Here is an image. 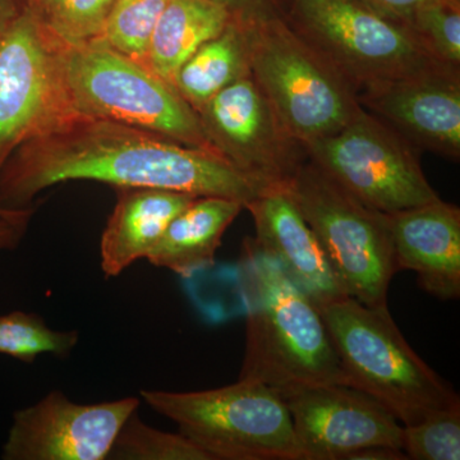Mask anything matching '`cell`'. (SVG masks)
<instances>
[{"label": "cell", "instance_id": "1", "mask_svg": "<svg viewBox=\"0 0 460 460\" xmlns=\"http://www.w3.org/2000/svg\"><path fill=\"white\" fill-rule=\"evenodd\" d=\"M69 181L217 196L244 206L268 190L214 151L75 113L11 154L0 169V206L27 208L42 190Z\"/></svg>", "mask_w": 460, "mask_h": 460}, {"label": "cell", "instance_id": "2", "mask_svg": "<svg viewBox=\"0 0 460 460\" xmlns=\"http://www.w3.org/2000/svg\"><path fill=\"white\" fill-rule=\"evenodd\" d=\"M242 274L247 332L239 378L283 401L311 387L347 385L319 308L253 239L244 241Z\"/></svg>", "mask_w": 460, "mask_h": 460}, {"label": "cell", "instance_id": "3", "mask_svg": "<svg viewBox=\"0 0 460 460\" xmlns=\"http://www.w3.org/2000/svg\"><path fill=\"white\" fill-rule=\"evenodd\" d=\"M345 384L380 402L402 426L459 401L411 349L386 305L345 296L320 310Z\"/></svg>", "mask_w": 460, "mask_h": 460}, {"label": "cell", "instance_id": "4", "mask_svg": "<svg viewBox=\"0 0 460 460\" xmlns=\"http://www.w3.org/2000/svg\"><path fill=\"white\" fill-rule=\"evenodd\" d=\"M279 7L290 29L357 96L376 84L452 66L432 57L410 27L383 16L362 0H279Z\"/></svg>", "mask_w": 460, "mask_h": 460}, {"label": "cell", "instance_id": "5", "mask_svg": "<svg viewBox=\"0 0 460 460\" xmlns=\"http://www.w3.org/2000/svg\"><path fill=\"white\" fill-rule=\"evenodd\" d=\"M62 63L74 113L214 151L195 109L174 87L148 66L115 50L104 39L65 45Z\"/></svg>", "mask_w": 460, "mask_h": 460}, {"label": "cell", "instance_id": "6", "mask_svg": "<svg viewBox=\"0 0 460 460\" xmlns=\"http://www.w3.org/2000/svg\"><path fill=\"white\" fill-rule=\"evenodd\" d=\"M244 26L250 74L288 132L305 148L335 135L361 111L349 84L281 14Z\"/></svg>", "mask_w": 460, "mask_h": 460}, {"label": "cell", "instance_id": "7", "mask_svg": "<svg viewBox=\"0 0 460 460\" xmlns=\"http://www.w3.org/2000/svg\"><path fill=\"white\" fill-rule=\"evenodd\" d=\"M141 396L213 460H299L286 402L262 384L238 378L219 389Z\"/></svg>", "mask_w": 460, "mask_h": 460}, {"label": "cell", "instance_id": "8", "mask_svg": "<svg viewBox=\"0 0 460 460\" xmlns=\"http://www.w3.org/2000/svg\"><path fill=\"white\" fill-rule=\"evenodd\" d=\"M283 187L319 239L347 296L367 305H386L398 272L389 215L354 198L308 157Z\"/></svg>", "mask_w": 460, "mask_h": 460}, {"label": "cell", "instance_id": "9", "mask_svg": "<svg viewBox=\"0 0 460 460\" xmlns=\"http://www.w3.org/2000/svg\"><path fill=\"white\" fill-rule=\"evenodd\" d=\"M305 151L339 186L381 213L440 199L420 168V150L363 108L344 128Z\"/></svg>", "mask_w": 460, "mask_h": 460}, {"label": "cell", "instance_id": "10", "mask_svg": "<svg viewBox=\"0 0 460 460\" xmlns=\"http://www.w3.org/2000/svg\"><path fill=\"white\" fill-rule=\"evenodd\" d=\"M63 48L26 7L0 30V169L21 144L75 114Z\"/></svg>", "mask_w": 460, "mask_h": 460}, {"label": "cell", "instance_id": "11", "mask_svg": "<svg viewBox=\"0 0 460 460\" xmlns=\"http://www.w3.org/2000/svg\"><path fill=\"white\" fill-rule=\"evenodd\" d=\"M196 113L215 153L263 189L283 187L307 160L304 145L288 132L251 74Z\"/></svg>", "mask_w": 460, "mask_h": 460}, {"label": "cell", "instance_id": "12", "mask_svg": "<svg viewBox=\"0 0 460 460\" xmlns=\"http://www.w3.org/2000/svg\"><path fill=\"white\" fill-rule=\"evenodd\" d=\"M137 398L78 404L62 392H50L13 414L4 460H104L120 429L137 411Z\"/></svg>", "mask_w": 460, "mask_h": 460}, {"label": "cell", "instance_id": "13", "mask_svg": "<svg viewBox=\"0 0 460 460\" xmlns=\"http://www.w3.org/2000/svg\"><path fill=\"white\" fill-rule=\"evenodd\" d=\"M299 460H348L367 447L402 449V425L370 395L343 384L287 398Z\"/></svg>", "mask_w": 460, "mask_h": 460}, {"label": "cell", "instance_id": "14", "mask_svg": "<svg viewBox=\"0 0 460 460\" xmlns=\"http://www.w3.org/2000/svg\"><path fill=\"white\" fill-rule=\"evenodd\" d=\"M359 105L417 150L460 159L459 68L398 78L358 96Z\"/></svg>", "mask_w": 460, "mask_h": 460}, {"label": "cell", "instance_id": "15", "mask_svg": "<svg viewBox=\"0 0 460 460\" xmlns=\"http://www.w3.org/2000/svg\"><path fill=\"white\" fill-rule=\"evenodd\" d=\"M257 246L271 256L319 310L347 296L314 230L284 187H271L244 206Z\"/></svg>", "mask_w": 460, "mask_h": 460}, {"label": "cell", "instance_id": "16", "mask_svg": "<svg viewBox=\"0 0 460 460\" xmlns=\"http://www.w3.org/2000/svg\"><path fill=\"white\" fill-rule=\"evenodd\" d=\"M389 215L396 270L443 301L460 296V210L438 199Z\"/></svg>", "mask_w": 460, "mask_h": 460}, {"label": "cell", "instance_id": "17", "mask_svg": "<svg viewBox=\"0 0 460 460\" xmlns=\"http://www.w3.org/2000/svg\"><path fill=\"white\" fill-rule=\"evenodd\" d=\"M117 204L100 242L105 277L122 274L146 259L172 220L196 199L189 193L159 189H115Z\"/></svg>", "mask_w": 460, "mask_h": 460}, {"label": "cell", "instance_id": "18", "mask_svg": "<svg viewBox=\"0 0 460 460\" xmlns=\"http://www.w3.org/2000/svg\"><path fill=\"white\" fill-rule=\"evenodd\" d=\"M242 210L244 205L237 199L196 198L172 220L148 252L147 261L181 277L213 265L224 233Z\"/></svg>", "mask_w": 460, "mask_h": 460}, {"label": "cell", "instance_id": "19", "mask_svg": "<svg viewBox=\"0 0 460 460\" xmlns=\"http://www.w3.org/2000/svg\"><path fill=\"white\" fill-rule=\"evenodd\" d=\"M232 20L215 0H169L151 35L145 66L172 84L180 66Z\"/></svg>", "mask_w": 460, "mask_h": 460}, {"label": "cell", "instance_id": "20", "mask_svg": "<svg viewBox=\"0 0 460 460\" xmlns=\"http://www.w3.org/2000/svg\"><path fill=\"white\" fill-rule=\"evenodd\" d=\"M250 74L246 26L232 20L180 66L172 86L199 111L217 93Z\"/></svg>", "mask_w": 460, "mask_h": 460}, {"label": "cell", "instance_id": "21", "mask_svg": "<svg viewBox=\"0 0 460 460\" xmlns=\"http://www.w3.org/2000/svg\"><path fill=\"white\" fill-rule=\"evenodd\" d=\"M114 0H25L39 23L65 45L102 38Z\"/></svg>", "mask_w": 460, "mask_h": 460}, {"label": "cell", "instance_id": "22", "mask_svg": "<svg viewBox=\"0 0 460 460\" xmlns=\"http://www.w3.org/2000/svg\"><path fill=\"white\" fill-rule=\"evenodd\" d=\"M78 339V332L50 329L36 314L12 311L0 316V354L23 363H33L42 354L65 358Z\"/></svg>", "mask_w": 460, "mask_h": 460}, {"label": "cell", "instance_id": "23", "mask_svg": "<svg viewBox=\"0 0 460 460\" xmlns=\"http://www.w3.org/2000/svg\"><path fill=\"white\" fill-rule=\"evenodd\" d=\"M108 459L213 460L202 447L183 434H169L142 422L132 413L115 438Z\"/></svg>", "mask_w": 460, "mask_h": 460}, {"label": "cell", "instance_id": "24", "mask_svg": "<svg viewBox=\"0 0 460 460\" xmlns=\"http://www.w3.org/2000/svg\"><path fill=\"white\" fill-rule=\"evenodd\" d=\"M169 0H114L102 39L145 65L148 44Z\"/></svg>", "mask_w": 460, "mask_h": 460}, {"label": "cell", "instance_id": "25", "mask_svg": "<svg viewBox=\"0 0 460 460\" xmlns=\"http://www.w3.org/2000/svg\"><path fill=\"white\" fill-rule=\"evenodd\" d=\"M402 449L408 459H460V401L402 426Z\"/></svg>", "mask_w": 460, "mask_h": 460}, {"label": "cell", "instance_id": "26", "mask_svg": "<svg viewBox=\"0 0 460 460\" xmlns=\"http://www.w3.org/2000/svg\"><path fill=\"white\" fill-rule=\"evenodd\" d=\"M405 26L438 62L460 66V0H434L414 12Z\"/></svg>", "mask_w": 460, "mask_h": 460}, {"label": "cell", "instance_id": "27", "mask_svg": "<svg viewBox=\"0 0 460 460\" xmlns=\"http://www.w3.org/2000/svg\"><path fill=\"white\" fill-rule=\"evenodd\" d=\"M35 206L11 208L0 206V252L14 250L25 237Z\"/></svg>", "mask_w": 460, "mask_h": 460}, {"label": "cell", "instance_id": "28", "mask_svg": "<svg viewBox=\"0 0 460 460\" xmlns=\"http://www.w3.org/2000/svg\"><path fill=\"white\" fill-rule=\"evenodd\" d=\"M228 9L233 20L250 25L257 21L279 16V0H215Z\"/></svg>", "mask_w": 460, "mask_h": 460}, {"label": "cell", "instance_id": "29", "mask_svg": "<svg viewBox=\"0 0 460 460\" xmlns=\"http://www.w3.org/2000/svg\"><path fill=\"white\" fill-rule=\"evenodd\" d=\"M362 2L383 16L405 25L413 16L414 12L434 0H362Z\"/></svg>", "mask_w": 460, "mask_h": 460}, {"label": "cell", "instance_id": "30", "mask_svg": "<svg viewBox=\"0 0 460 460\" xmlns=\"http://www.w3.org/2000/svg\"><path fill=\"white\" fill-rule=\"evenodd\" d=\"M407 456L399 447H376L359 450L348 460H407Z\"/></svg>", "mask_w": 460, "mask_h": 460}, {"label": "cell", "instance_id": "31", "mask_svg": "<svg viewBox=\"0 0 460 460\" xmlns=\"http://www.w3.org/2000/svg\"><path fill=\"white\" fill-rule=\"evenodd\" d=\"M23 8L25 0H0V30L13 21Z\"/></svg>", "mask_w": 460, "mask_h": 460}]
</instances>
